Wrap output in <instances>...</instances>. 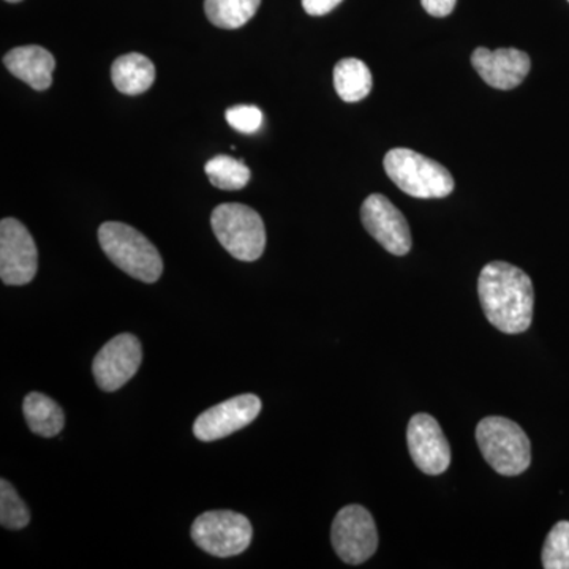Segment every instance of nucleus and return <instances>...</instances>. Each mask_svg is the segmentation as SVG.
Listing matches in <instances>:
<instances>
[{"label": "nucleus", "mask_w": 569, "mask_h": 569, "mask_svg": "<svg viewBox=\"0 0 569 569\" xmlns=\"http://www.w3.org/2000/svg\"><path fill=\"white\" fill-rule=\"evenodd\" d=\"M99 242L112 263L133 279L153 283L162 277L163 261L159 250L129 224L103 223L99 228Z\"/></svg>", "instance_id": "f03ea898"}, {"label": "nucleus", "mask_w": 569, "mask_h": 569, "mask_svg": "<svg viewBox=\"0 0 569 569\" xmlns=\"http://www.w3.org/2000/svg\"><path fill=\"white\" fill-rule=\"evenodd\" d=\"M213 234L231 257L239 261H254L266 247V230L260 213L239 203L217 206L212 211Z\"/></svg>", "instance_id": "39448f33"}, {"label": "nucleus", "mask_w": 569, "mask_h": 569, "mask_svg": "<svg viewBox=\"0 0 569 569\" xmlns=\"http://www.w3.org/2000/svg\"><path fill=\"white\" fill-rule=\"evenodd\" d=\"M261 0H204L206 17L220 29H239L252 20Z\"/></svg>", "instance_id": "a211bd4d"}, {"label": "nucleus", "mask_w": 569, "mask_h": 569, "mask_svg": "<svg viewBox=\"0 0 569 569\" xmlns=\"http://www.w3.org/2000/svg\"><path fill=\"white\" fill-rule=\"evenodd\" d=\"M471 66L490 88L509 91L518 88L530 73V58L527 52L515 48L490 51L478 48L471 54Z\"/></svg>", "instance_id": "ddd939ff"}, {"label": "nucleus", "mask_w": 569, "mask_h": 569, "mask_svg": "<svg viewBox=\"0 0 569 569\" xmlns=\"http://www.w3.org/2000/svg\"><path fill=\"white\" fill-rule=\"evenodd\" d=\"M22 411H24L29 429L40 437H56L61 433L63 425H66L62 408L50 397L40 395V392H31L26 396Z\"/></svg>", "instance_id": "dca6fc26"}, {"label": "nucleus", "mask_w": 569, "mask_h": 569, "mask_svg": "<svg viewBox=\"0 0 569 569\" xmlns=\"http://www.w3.org/2000/svg\"><path fill=\"white\" fill-rule=\"evenodd\" d=\"M253 529L246 516L233 511H208L194 520L192 539L209 556H239L252 542Z\"/></svg>", "instance_id": "423d86ee"}, {"label": "nucleus", "mask_w": 569, "mask_h": 569, "mask_svg": "<svg viewBox=\"0 0 569 569\" xmlns=\"http://www.w3.org/2000/svg\"><path fill=\"white\" fill-rule=\"evenodd\" d=\"M340 3H342V0H302L306 13L312 14V17H323Z\"/></svg>", "instance_id": "b1692460"}, {"label": "nucleus", "mask_w": 569, "mask_h": 569, "mask_svg": "<svg viewBox=\"0 0 569 569\" xmlns=\"http://www.w3.org/2000/svg\"><path fill=\"white\" fill-rule=\"evenodd\" d=\"M458 0H421L422 9L436 18H445L452 13Z\"/></svg>", "instance_id": "5701e85b"}, {"label": "nucleus", "mask_w": 569, "mask_h": 569, "mask_svg": "<svg viewBox=\"0 0 569 569\" xmlns=\"http://www.w3.org/2000/svg\"><path fill=\"white\" fill-rule=\"evenodd\" d=\"M111 80L119 92L126 96H140L149 91L156 81V67L151 59L140 52H129L112 63Z\"/></svg>", "instance_id": "2eb2a0df"}, {"label": "nucleus", "mask_w": 569, "mask_h": 569, "mask_svg": "<svg viewBox=\"0 0 569 569\" xmlns=\"http://www.w3.org/2000/svg\"><path fill=\"white\" fill-rule=\"evenodd\" d=\"M477 441L486 462L503 477H518L530 467L529 437L511 419H482L477 427Z\"/></svg>", "instance_id": "20e7f679"}, {"label": "nucleus", "mask_w": 569, "mask_h": 569, "mask_svg": "<svg viewBox=\"0 0 569 569\" xmlns=\"http://www.w3.org/2000/svg\"><path fill=\"white\" fill-rule=\"evenodd\" d=\"M361 220L369 234L387 252L396 257L410 252L411 233L407 219L383 194L367 197L361 208Z\"/></svg>", "instance_id": "1a4fd4ad"}, {"label": "nucleus", "mask_w": 569, "mask_h": 569, "mask_svg": "<svg viewBox=\"0 0 569 569\" xmlns=\"http://www.w3.org/2000/svg\"><path fill=\"white\" fill-rule=\"evenodd\" d=\"M7 70L20 78L36 91H47L52 84V71L56 69L54 56L37 44L14 48L3 58Z\"/></svg>", "instance_id": "4468645a"}, {"label": "nucleus", "mask_w": 569, "mask_h": 569, "mask_svg": "<svg viewBox=\"0 0 569 569\" xmlns=\"http://www.w3.org/2000/svg\"><path fill=\"white\" fill-rule=\"evenodd\" d=\"M227 122L238 132L252 134L263 126V112L253 104H238L224 112Z\"/></svg>", "instance_id": "4be33fe9"}, {"label": "nucleus", "mask_w": 569, "mask_h": 569, "mask_svg": "<svg viewBox=\"0 0 569 569\" xmlns=\"http://www.w3.org/2000/svg\"><path fill=\"white\" fill-rule=\"evenodd\" d=\"M408 451L419 470L426 475L445 473L451 463V448L436 418L419 413L407 429Z\"/></svg>", "instance_id": "9b49d317"}, {"label": "nucleus", "mask_w": 569, "mask_h": 569, "mask_svg": "<svg viewBox=\"0 0 569 569\" xmlns=\"http://www.w3.org/2000/svg\"><path fill=\"white\" fill-rule=\"evenodd\" d=\"M260 411L261 400L257 396H236L203 411L194 421V437L201 441L220 440L244 429L257 419Z\"/></svg>", "instance_id": "f8f14e48"}, {"label": "nucleus", "mask_w": 569, "mask_h": 569, "mask_svg": "<svg viewBox=\"0 0 569 569\" xmlns=\"http://www.w3.org/2000/svg\"><path fill=\"white\" fill-rule=\"evenodd\" d=\"M141 361L140 340L132 335L116 336L93 359V378L103 391H118L127 381L132 380Z\"/></svg>", "instance_id": "9d476101"}, {"label": "nucleus", "mask_w": 569, "mask_h": 569, "mask_svg": "<svg viewBox=\"0 0 569 569\" xmlns=\"http://www.w3.org/2000/svg\"><path fill=\"white\" fill-rule=\"evenodd\" d=\"M542 567L546 569H569V522L556 523L546 538L542 548Z\"/></svg>", "instance_id": "412c9836"}, {"label": "nucleus", "mask_w": 569, "mask_h": 569, "mask_svg": "<svg viewBox=\"0 0 569 569\" xmlns=\"http://www.w3.org/2000/svg\"><path fill=\"white\" fill-rule=\"evenodd\" d=\"M337 556L348 565H361L376 553V520L366 508L350 505L337 512L331 531Z\"/></svg>", "instance_id": "0eeeda50"}, {"label": "nucleus", "mask_w": 569, "mask_h": 569, "mask_svg": "<svg viewBox=\"0 0 569 569\" xmlns=\"http://www.w3.org/2000/svg\"><path fill=\"white\" fill-rule=\"evenodd\" d=\"M383 164L389 179L410 197L430 200L448 197L455 190V179L443 164L411 149H392Z\"/></svg>", "instance_id": "7ed1b4c3"}, {"label": "nucleus", "mask_w": 569, "mask_h": 569, "mask_svg": "<svg viewBox=\"0 0 569 569\" xmlns=\"http://www.w3.org/2000/svg\"><path fill=\"white\" fill-rule=\"evenodd\" d=\"M7 2L17 3V2H21V0H7Z\"/></svg>", "instance_id": "393cba45"}, {"label": "nucleus", "mask_w": 569, "mask_h": 569, "mask_svg": "<svg viewBox=\"0 0 569 569\" xmlns=\"http://www.w3.org/2000/svg\"><path fill=\"white\" fill-rule=\"evenodd\" d=\"M372 73L359 59L347 58L335 67V88L340 99L347 103L365 100L372 91Z\"/></svg>", "instance_id": "f3484780"}, {"label": "nucleus", "mask_w": 569, "mask_h": 569, "mask_svg": "<svg viewBox=\"0 0 569 569\" xmlns=\"http://www.w3.org/2000/svg\"><path fill=\"white\" fill-rule=\"evenodd\" d=\"M31 522V512L7 479L0 481V523L9 530H21Z\"/></svg>", "instance_id": "aec40b11"}, {"label": "nucleus", "mask_w": 569, "mask_h": 569, "mask_svg": "<svg viewBox=\"0 0 569 569\" xmlns=\"http://www.w3.org/2000/svg\"><path fill=\"white\" fill-rule=\"evenodd\" d=\"M206 174L213 187L222 190H241L250 181V170L242 160L230 156H217L206 163Z\"/></svg>", "instance_id": "6ab92c4d"}, {"label": "nucleus", "mask_w": 569, "mask_h": 569, "mask_svg": "<svg viewBox=\"0 0 569 569\" xmlns=\"http://www.w3.org/2000/svg\"><path fill=\"white\" fill-rule=\"evenodd\" d=\"M479 301L489 323L505 335L526 332L533 320L535 291L522 269L492 261L478 280Z\"/></svg>", "instance_id": "f257e3e1"}, {"label": "nucleus", "mask_w": 569, "mask_h": 569, "mask_svg": "<svg viewBox=\"0 0 569 569\" xmlns=\"http://www.w3.org/2000/svg\"><path fill=\"white\" fill-rule=\"evenodd\" d=\"M39 269V252L28 228L17 219L0 222V277L6 284H28Z\"/></svg>", "instance_id": "6e6552de"}, {"label": "nucleus", "mask_w": 569, "mask_h": 569, "mask_svg": "<svg viewBox=\"0 0 569 569\" xmlns=\"http://www.w3.org/2000/svg\"><path fill=\"white\" fill-rule=\"evenodd\" d=\"M568 2H569V0H568Z\"/></svg>", "instance_id": "a878e982"}]
</instances>
